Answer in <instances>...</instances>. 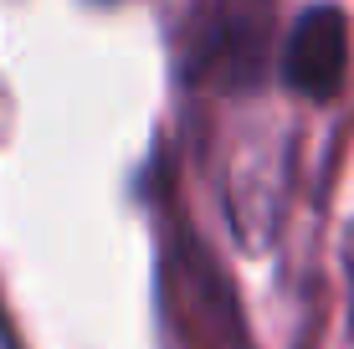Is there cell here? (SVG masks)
<instances>
[{"instance_id":"6da1fadb","label":"cell","mask_w":354,"mask_h":349,"mask_svg":"<svg viewBox=\"0 0 354 349\" xmlns=\"http://www.w3.org/2000/svg\"><path fill=\"white\" fill-rule=\"evenodd\" d=\"M272 36H277V0H211L195 72L221 88H252L272 62Z\"/></svg>"},{"instance_id":"7a4b0ae2","label":"cell","mask_w":354,"mask_h":349,"mask_svg":"<svg viewBox=\"0 0 354 349\" xmlns=\"http://www.w3.org/2000/svg\"><path fill=\"white\" fill-rule=\"evenodd\" d=\"M344 72H349V21L344 10L319 6V10H303L298 26L288 31L283 46V77L303 98H334L344 88Z\"/></svg>"}]
</instances>
